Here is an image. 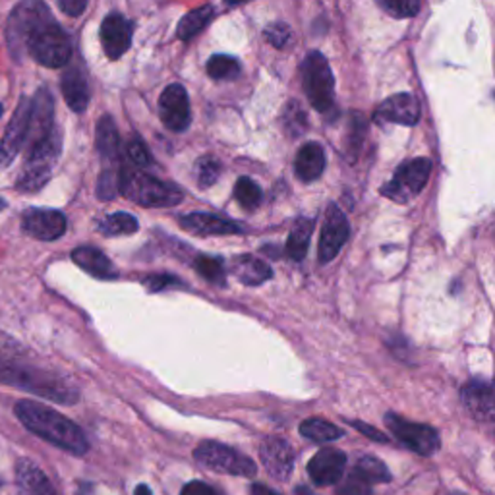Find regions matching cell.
I'll return each instance as SVG.
<instances>
[{
	"mask_svg": "<svg viewBox=\"0 0 495 495\" xmlns=\"http://www.w3.org/2000/svg\"><path fill=\"white\" fill-rule=\"evenodd\" d=\"M16 417L30 432L64 451L86 454L89 449L84 432L72 420L35 400H20L16 405Z\"/></svg>",
	"mask_w": 495,
	"mask_h": 495,
	"instance_id": "obj_1",
	"label": "cell"
},
{
	"mask_svg": "<svg viewBox=\"0 0 495 495\" xmlns=\"http://www.w3.org/2000/svg\"><path fill=\"white\" fill-rule=\"evenodd\" d=\"M0 381L16 385L20 390L41 395L60 405H74L79 397L78 390L72 383L52 376L49 371L25 368V366L3 364L0 366Z\"/></svg>",
	"mask_w": 495,
	"mask_h": 495,
	"instance_id": "obj_2",
	"label": "cell"
},
{
	"mask_svg": "<svg viewBox=\"0 0 495 495\" xmlns=\"http://www.w3.org/2000/svg\"><path fill=\"white\" fill-rule=\"evenodd\" d=\"M120 194L143 207H172L182 202V192L175 184L128 167H120Z\"/></svg>",
	"mask_w": 495,
	"mask_h": 495,
	"instance_id": "obj_3",
	"label": "cell"
},
{
	"mask_svg": "<svg viewBox=\"0 0 495 495\" xmlns=\"http://www.w3.org/2000/svg\"><path fill=\"white\" fill-rule=\"evenodd\" d=\"M62 151V133L59 128H52L47 136L32 145L28 160H25L22 175L16 182L20 192H37L49 182L52 169Z\"/></svg>",
	"mask_w": 495,
	"mask_h": 495,
	"instance_id": "obj_4",
	"label": "cell"
},
{
	"mask_svg": "<svg viewBox=\"0 0 495 495\" xmlns=\"http://www.w3.org/2000/svg\"><path fill=\"white\" fill-rule=\"evenodd\" d=\"M300 70L307 101L317 113H329L335 105V78L327 59L317 50L307 52Z\"/></svg>",
	"mask_w": 495,
	"mask_h": 495,
	"instance_id": "obj_5",
	"label": "cell"
},
{
	"mask_svg": "<svg viewBox=\"0 0 495 495\" xmlns=\"http://www.w3.org/2000/svg\"><path fill=\"white\" fill-rule=\"evenodd\" d=\"M25 50L30 52L33 60L47 66V69H60L72 57L70 37L52 18L33 32Z\"/></svg>",
	"mask_w": 495,
	"mask_h": 495,
	"instance_id": "obj_6",
	"label": "cell"
},
{
	"mask_svg": "<svg viewBox=\"0 0 495 495\" xmlns=\"http://www.w3.org/2000/svg\"><path fill=\"white\" fill-rule=\"evenodd\" d=\"M50 18V10L43 0H22L16 8L12 10L6 28V41L12 55L20 59L33 32Z\"/></svg>",
	"mask_w": 495,
	"mask_h": 495,
	"instance_id": "obj_7",
	"label": "cell"
},
{
	"mask_svg": "<svg viewBox=\"0 0 495 495\" xmlns=\"http://www.w3.org/2000/svg\"><path fill=\"white\" fill-rule=\"evenodd\" d=\"M432 172V160L430 159H412L400 165L395 170V177L391 182H387L381 188V196L390 197L391 202L397 204H408L410 199L417 197L424 186L427 184Z\"/></svg>",
	"mask_w": 495,
	"mask_h": 495,
	"instance_id": "obj_8",
	"label": "cell"
},
{
	"mask_svg": "<svg viewBox=\"0 0 495 495\" xmlns=\"http://www.w3.org/2000/svg\"><path fill=\"white\" fill-rule=\"evenodd\" d=\"M194 459L209 468V471H215L221 474H231V476H253L258 472V466L246 454L238 453L236 449L215 444V441H207L196 447Z\"/></svg>",
	"mask_w": 495,
	"mask_h": 495,
	"instance_id": "obj_9",
	"label": "cell"
},
{
	"mask_svg": "<svg viewBox=\"0 0 495 495\" xmlns=\"http://www.w3.org/2000/svg\"><path fill=\"white\" fill-rule=\"evenodd\" d=\"M385 424L400 444L408 447L410 451L422 454V457H432V454L439 451V434L434 427L426 424L408 422L397 417L393 412L385 414Z\"/></svg>",
	"mask_w": 495,
	"mask_h": 495,
	"instance_id": "obj_10",
	"label": "cell"
},
{
	"mask_svg": "<svg viewBox=\"0 0 495 495\" xmlns=\"http://www.w3.org/2000/svg\"><path fill=\"white\" fill-rule=\"evenodd\" d=\"M159 118L170 132H184L190 126L192 111L188 93L180 84H170L159 99Z\"/></svg>",
	"mask_w": 495,
	"mask_h": 495,
	"instance_id": "obj_11",
	"label": "cell"
},
{
	"mask_svg": "<svg viewBox=\"0 0 495 495\" xmlns=\"http://www.w3.org/2000/svg\"><path fill=\"white\" fill-rule=\"evenodd\" d=\"M351 234L349 219H346L344 213L337 204H331L325 213L324 229H321L319 238V261L329 263L333 258L337 256L341 248L346 244Z\"/></svg>",
	"mask_w": 495,
	"mask_h": 495,
	"instance_id": "obj_12",
	"label": "cell"
},
{
	"mask_svg": "<svg viewBox=\"0 0 495 495\" xmlns=\"http://www.w3.org/2000/svg\"><path fill=\"white\" fill-rule=\"evenodd\" d=\"M30 106L32 99L22 97L14 115H12L10 124L5 132V138L0 142V172L12 165V160L22 151L25 143V133H28V120H30Z\"/></svg>",
	"mask_w": 495,
	"mask_h": 495,
	"instance_id": "obj_13",
	"label": "cell"
},
{
	"mask_svg": "<svg viewBox=\"0 0 495 495\" xmlns=\"http://www.w3.org/2000/svg\"><path fill=\"white\" fill-rule=\"evenodd\" d=\"M260 457L267 474L273 480L287 481L294 471V449L283 437H267L260 447Z\"/></svg>",
	"mask_w": 495,
	"mask_h": 495,
	"instance_id": "obj_14",
	"label": "cell"
},
{
	"mask_svg": "<svg viewBox=\"0 0 495 495\" xmlns=\"http://www.w3.org/2000/svg\"><path fill=\"white\" fill-rule=\"evenodd\" d=\"M22 229L37 240H57L66 233V217L57 209H39L32 207L23 213Z\"/></svg>",
	"mask_w": 495,
	"mask_h": 495,
	"instance_id": "obj_15",
	"label": "cell"
},
{
	"mask_svg": "<svg viewBox=\"0 0 495 495\" xmlns=\"http://www.w3.org/2000/svg\"><path fill=\"white\" fill-rule=\"evenodd\" d=\"M133 25L123 14H109L101 23V45L111 60L124 57L132 45Z\"/></svg>",
	"mask_w": 495,
	"mask_h": 495,
	"instance_id": "obj_16",
	"label": "cell"
},
{
	"mask_svg": "<svg viewBox=\"0 0 495 495\" xmlns=\"http://www.w3.org/2000/svg\"><path fill=\"white\" fill-rule=\"evenodd\" d=\"M55 128V101L49 89H39L30 106L28 133H25V143L35 145L41 142L47 133ZM23 143V145H25Z\"/></svg>",
	"mask_w": 495,
	"mask_h": 495,
	"instance_id": "obj_17",
	"label": "cell"
},
{
	"mask_svg": "<svg viewBox=\"0 0 495 495\" xmlns=\"http://www.w3.org/2000/svg\"><path fill=\"white\" fill-rule=\"evenodd\" d=\"M346 466V454L339 449L325 447L314 454L307 463V474H310L316 486H333L343 478Z\"/></svg>",
	"mask_w": 495,
	"mask_h": 495,
	"instance_id": "obj_18",
	"label": "cell"
},
{
	"mask_svg": "<svg viewBox=\"0 0 495 495\" xmlns=\"http://www.w3.org/2000/svg\"><path fill=\"white\" fill-rule=\"evenodd\" d=\"M461 400L466 410L480 422H493L495 399L493 387L486 380H471L461 390Z\"/></svg>",
	"mask_w": 495,
	"mask_h": 495,
	"instance_id": "obj_19",
	"label": "cell"
},
{
	"mask_svg": "<svg viewBox=\"0 0 495 495\" xmlns=\"http://www.w3.org/2000/svg\"><path fill=\"white\" fill-rule=\"evenodd\" d=\"M376 118L403 126H414L420 120V103L410 93H397V96L385 99L380 105Z\"/></svg>",
	"mask_w": 495,
	"mask_h": 495,
	"instance_id": "obj_20",
	"label": "cell"
},
{
	"mask_svg": "<svg viewBox=\"0 0 495 495\" xmlns=\"http://www.w3.org/2000/svg\"><path fill=\"white\" fill-rule=\"evenodd\" d=\"M179 223L184 231L196 236H225L243 233V226L238 223L211 215V213H190V215H182Z\"/></svg>",
	"mask_w": 495,
	"mask_h": 495,
	"instance_id": "obj_21",
	"label": "cell"
},
{
	"mask_svg": "<svg viewBox=\"0 0 495 495\" xmlns=\"http://www.w3.org/2000/svg\"><path fill=\"white\" fill-rule=\"evenodd\" d=\"M60 89L66 105L70 106L74 113H84L89 105V86L84 70L79 66H72L64 72Z\"/></svg>",
	"mask_w": 495,
	"mask_h": 495,
	"instance_id": "obj_22",
	"label": "cell"
},
{
	"mask_svg": "<svg viewBox=\"0 0 495 495\" xmlns=\"http://www.w3.org/2000/svg\"><path fill=\"white\" fill-rule=\"evenodd\" d=\"M325 170V151L324 147L316 142H310L300 147V151L294 160V172L302 182L317 180Z\"/></svg>",
	"mask_w": 495,
	"mask_h": 495,
	"instance_id": "obj_23",
	"label": "cell"
},
{
	"mask_svg": "<svg viewBox=\"0 0 495 495\" xmlns=\"http://www.w3.org/2000/svg\"><path fill=\"white\" fill-rule=\"evenodd\" d=\"M96 140H97V151L105 163H109V167H120V163H118L120 138H118V130H116L113 116L103 115L99 118L97 130H96Z\"/></svg>",
	"mask_w": 495,
	"mask_h": 495,
	"instance_id": "obj_24",
	"label": "cell"
},
{
	"mask_svg": "<svg viewBox=\"0 0 495 495\" xmlns=\"http://www.w3.org/2000/svg\"><path fill=\"white\" fill-rule=\"evenodd\" d=\"M72 260L76 265L82 267L86 273L97 279H115L118 275L113 261L97 248H89V246L76 248L72 252Z\"/></svg>",
	"mask_w": 495,
	"mask_h": 495,
	"instance_id": "obj_25",
	"label": "cell"
},
{
	"mask_svg": "<svg viewBox=\"0 0 495 495\" xmlns=\"http://www.w3.org/2000/svg\"><path fill=\"white\" fill-rule=\"evenodd\" d=\"M16 478L22 495H57L41 468H37L30 461H22L18 464Z\"/></svg>",
	"mask_w": 495,
	"mask_h": 495,
	"instance_id": "obj_26",
	"label": "cell"
},
{
	"mask_svg": "<svg viewBox=\"0 0 495 495\" xmlns=\"http://www.w3.org/2000/svg\"><path fill=\"white\" fill-rule=\"evenodd\" d=\"M233 273L236 275L240 283L246 287L263 285L265 280H270L273 277L271 267L253 256H238L233 261Z\"/></svg>",
	"mask_w": 495,
	"mask_h": 495,
	"instance_id": "obj_27",
	"label": "cell"
},
{
	"mask_svg": "<svg viewBox=\"0 0 495 495\" xmlns=\"http://www.w3.org/2000/svg\"><path fill=\"white\" fill-rule=\"evenodd\" d=\"M314 233V221L307 217H300L294 223L292 231L287 240V253L294 261H302L310 248V236Z\"/></svg>",
	"mask_w": 495,
	"mask_h": 495,
	"instance_id": "obj_28",
	"label": "cell"
},
{
	"mask_svg": "<svg viewBox=\"0 0 495 495\" xmlns=\"http://www.w3.org/2000/svg\"><path fill=\"white\" fill-rule=\"evenodd\" d=\"M213 16H215V10H213V6L209 5L188 12V14L179 22V28H177V35L180 41H192L197 33H202L207 28Z\"/></svg>",
	"mask_w": 495,
	"mask_h": 495,
	"instance_id": "obj_29",
	"label": "cell"
},
{
	"mask_svg": "<svg viewBox=\"0 0 495 495\" xmlns=\"http://www.w3.org/2000/svg\"><path fill=\"white\" fill-rule=\"evenodd\" d=\"M300 434L306 439L316 441V444H327V441L339 439L343 435V430L324 418H307L300 426Z\"/></svg>",
	"mask_w": 495,
	"mask_h": 495,
	"instance_id": "obj_30",
	"label": "cell"
},
{
	"mask_svg": "<svg viewBox=\"0 0 495 495\" xmlns=\"http://www.w3.org/2000/svg\"><path fill=\"white\" fill-rule=\"evenodd\" d=\"M140 229L138 219L130 215V213H113V215H106L99 223V231L106 236H120V234H133Z\"/></svg>",
	"mask_w": 495,
	"mask_h": 495,
	"instance_id": "obj_31",
	"label": "cell"
},
{
	"mask_svg": "<svg viewBox=\"0 0 495 495\" xmlns=\"http://www.w3.org/2000/svg\"><path fill=\"white\" fill-rule=\"evenodd\" d=\"M243 72L240 62L229 55H215L207 62V74L217 79V82H226V79H236Z\"/></svg>",
	"mask_w": 495,
	"mask_h": 495,
	"instance_id": "obj_32",
	"label": "cell"
},
{
	"mask_svg": "<svg viewBox=\"0 0 495 495\" xmlns=\"http://www.w3.org/2000/svg\"><path fill=\"white\" fill-rule=\"evenodd\" d=\"M196 271L202 275L206 280L213 285L223 287L226 283V271L225 263L221 258H211V256H197L194 261Z\"/></svg>",
	"mask_w": 495,
	"mask_h": 495,
	"instance_id": "obj_33",
	"label": "cell"
},
{
	"mask_svg": "<svg viewBox=\"0 0 495 495\" xmlns=\"http://www.w3.org/2000/svg\"><path fill=\"white\" fill-rule=\"evenodd\" d=\"M234 197H236V202L240 206H243L244 209L252 211V209L260 207L261 199H263V192H261L260 186L256 182H253L252 179L243 177V179H238V182H236Z\"/></svg>",
	"mask_w": 495,
	"mask_h": 495,
	"instance_id": "obj_34",
	"label": "cell"
},
{
	"mask_svg": "<svg viewBox=\"0 0 495 495\" xmlns=\"http://www.w3.org/2000/svg\"><path fill=\"white\" fill-rule=\"evenodd\" d=\"M356 472L366 478L370 484H385V481H391V474L387 471V466L380 459L370 457V454L358 461Z\"/></svg>",
	"mask_w": 495,
	"mask_h": 495,
	"instance_id": "obj_35",
	"label": "cell"
},
{
	"mask_svg": "<svg viewBox=\"0 0 495 495\" xmlns=\"http://www.w3.org/2000/svg\"><path fill=\"white\" fill-rule=\"evenodd\" d=\"M221 163L211 155H206L202 159H197L196 163V179L197 184L202 186V188H211L213 184H215L221 177Z\"/></svg>",
	"mask_w": 495,
	"mask_h": 495,
	"instance_id": "obj_36",
	"label": "cell"
},
{
	"mask_svg": "<svg viewBox=\"0 0 495 495\" xmlns=\"http://www.w3.org/2000/svg\"><path fill=\"white\" fill-rule=\"evenodd\" d=\"M283 126L290 136H300L307 128V118L297 101H290L283 111Z\"/></svg>",
	"mask_w": 495,
	"mask_h": 495,
	"instance_id": "obj_37",
	"label": "cell"
},
{
	"mask_svg": "<svg viewBox=\"0 0 495 495\" xmlns=\"http://www.w3.org/2000/svg\"><path fill=\"white\" fill-rule=\"evenodd\" d=\"M120 192V167L103 169L97 182V197L103 202H109Z\"/></svg>",
	"mask_w": 495,
	"mask_h": 495,
	"instance_id": "obj_38",
	"label": "cell"
},
{
	"mask_svg": "<svg viewBox=\"0 0 495 495\" xmlns=\"http://www.w3.org/2000/svg\"><path fill=\"white\" fill-rule=\"evenodd\" d=\"M381 10L393 18H412L420 10V0H378Z\"/></svg>",
	"mask_w": 495,
	"mask_h": 495,
	"instance_id": "obj_39",
	"label": "cell"
},
{
	"mask_svg": "<svg viewBox=\"0 0 495 495\" xmlns=\"http://www.w3.org/2000/svg\"><path fill=\"white\" fill-rule=\"evenodd\" d=\"M339 495H371L370 481L360 476L354 468V471L346 476V480L341 484Z\"/></svg>",
	"mask_w": 495,
	"mask_h": 495,
	"instance_id": "obj_40",
	"label": "cell"
},
{
	"mask_svg": "<svg viewBox=\"0 0 495 495\" xmlns=\"http://www.w3.org/2000/svg\"><path fill=\"white\" fill-rule=\"evenodd\" d=\"M263 35H265L267 41H270L277 49H285L289 45L290 39H292L290 28H289L287 23H283V22H275L271 25H267Z\"/></svg>",
	"mask_w": 495,
	"mask_h": 495,
	"instance_id": "obj_41",
	"label": "cell"
},
{
	"mask_svg": "<svg viewBox=\"0 0 495 495\" xmlns=\"http://www.w3.org/2000/svg\"><path fill=\"white\" fill-rule=\"evenodd\" d=\"M126 153H128V159H130L132 163L136 165L138 169H143V167H150V165H151L150 150H147L145 143L142 142V138H133V140L126 145Z\"/></svg>",
	"mask_w": 495,
	"mask_h": 495,
	"instance_id": "obj_42",
	"label": "cell"
},
{
	"mask_svg": "<svg viewBox=\"0 0 495 495\" xmlns=\"http://www.w3.org/2000/svg\"><path fill=\"white\" fill-rule=\"evenodd\" d=\"M353 426L356 427V430H358L360 434L366 435L368 439L376 441V444H390V437H387L383 432H380L378 427H371L370 424H366V422H360V420H354V422H353Z\"/></svg>",
	"mask_w": 495,
	"mask_h": 495,
	"instance_id": "obj_43",
	"label": "cell"
},
{
	"mask_svg": "<svg viewBox=\"0 0 495 495\" xmlns=\"http://www.w3.org/2000/svg\"><path fill=\"white\" fill-rule=\"evenodd\" d=\"M57 3L64 14L72 18L82 16L87 8V0H57Z\"/></svg>",
	"mask_w": 495,
	"mask_h": 495,
	"instance_id": "obj_44",
	"label": "cell"
},
{
	"mask_svg": "<svg viewBox=\"0 0 495 495\" xmlns=\"http://www.w3.org/2000/svg\"><path fill=\"white\" fill-rule=\"evenodd\" d=\"M182 495H223V493L217 491L215 488H211L202 480H194L182 488Z\"/></svg>",
	"mask_w": 495,
	"mask_h": 495,
	"instance_id": "obj_45",
	"label": "cell"
},
{
	"mask_svg": "<svg viewBox=\"0 0 495 495\" xmlns=\"http://www.w3.org/2000/svg\"><path fill=\"white\" fill-rule=\"evenodd\" d=\"M143 283L147 285V289H150V290H163V289H169V287H172V285H179V287H182V283H180V280L179 279H175V277H170V275H157V277H150V279H145L143 280Z\"/></svg>",
	"mask_w": 495,
	"mask_h": 495,
	"instance_id": "obj_46",
	"label": "cell"
},
{
	"mask_svg": "<svg viewBox=\"0 0 495 495\" xmlns=\"http://www.w3.org/2000/svg\"><path fill=\"white\" fill-rule=\"evenodd\" d=\"M252 495H279V493L273 491L271 488L263 486V484H253L252 486Z\"/></svg>",
	"mask_w": 495,
	"mask_h": 495,
	"instance_id": "obj_47",
	"label": "cell"
},
{
	"mask_svg": "<svg viewBox=\"0 0 495 495\" xmlns=\"http://www.w3.org/2000/svg\"><path fill=\"white\" fill-rule=\"evenodd\" d=\"M76 495H93V486L86 484V481H82V484H79V488H78Z\"/></svg>",
	"mask_w": 495,
	"mask_h": 495,
	"instance_id": "obj_48",
	"label": "cell"
},
{
	"mask_svg": "<svg viewBox=\"0 0 495 495\" xmlns=\"http://www.w3.org/2000/svg\"><path fill=\"white\" fill-rule=\"evenodd\" d=\"M133 495H153V493H151V490H150V488H147V486H143V484H142V486H138V488H136V493H133Z\"/></svg>",
	"mask_w": 495,
	"mask_h": 495,
	"instance_id": "obj_49",
	"label": "cell"
},
{
	"mask_svg": "<svg viewBox=\"0 0 495 495\" xmlns=\"http://www.w3.org/2000/svg\"><path fill=\"white\" fill-rule=\"evenodd\" d=\"M297 495H316L310 488H306V486H298L297 488Z\"/></svg>",
	"mask_w": 495,
	"mask_h": 495,
	"instance_id": "obj_50",
	"label": "cell"
},
{
	"mask_svg": "<svg viewBox=\"0 0 495 495\" xmlns=\"http://www.w3.org/2000/svg\"><path fill=\"white\" fill-rule=\"evenodd\" d=\"M6 207V202H5V199H0V211H3Z\"/></svg>",
	"mask_w": 495,
	"mask_h": 495,
	"instance_id": "obj_51",
	"label": "cell"
},
{
	"mask_svg": "<svg viewBox=\"0 0 495 495\" xmlns=\"http://www.w3.org/2000/svg\"><path fill=\"white\" fill-rule=\"evenodd\" d=\"M0 116H3V105H0Z\"/></svg>",
	"mask_w": 495,
	"mask_h": 495,
	"instance_id": "obj_52",
	"label": "cell"
},
{
	"mask_svg": "<svg viewBox=\"0 0 495 495\" xmlns=\"http://www.w3.org/2000/svg\"><path fill=\"white\" fill-rule=\"evenodd\" d=\"M454 495H463V493H454Z\"/></svg>",
	"mask_w": 495,
	"mask_h": 495,
	"instance_id": "obj_53",
	"label": "cell"
}]
</instances>
